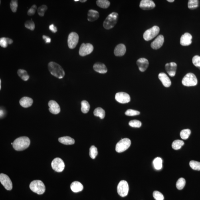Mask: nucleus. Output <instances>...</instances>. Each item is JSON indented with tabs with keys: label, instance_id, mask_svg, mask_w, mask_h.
<instances>
[{
	"label": "nucleus",
	"instance_id": "obj_2",
	"mask_svg": "<svg viewBox=\"0 0 200 200\" xmlns=\"http://www.w3.org/2000/svg\"><path fill=\"white\" fill-rule=\"evenodd\" d=\"M30 144V140L26 136L19 137L14 141L13 147L15 150L22 151L27 149Z\"/></svg>",
	"mask_w": 200,
	"mask_h": 200
},
{
	"label": "nucleus",
	"instance_id": "obj_13",
	"mask_svg": "<svg viewBox=\"0 0 200 200\" xmlns=\"http://www.w3.org/2000/svg\"><path fill=\"white\" fill-rule=\"evenodd\" d=\"M117 102L121 104H126L130 101L131 98L129 95L124 92L117 93L115 97Z\"/></svg>",
	"mask_w": 200,
	"mask_h": 200
},
{
	"label": "nucleus",
	"instance_id": "obj_34",
	"mask_svg": "<svg viewBox=\"0 0 200 200\" xmlns=\"http://www.w3.org/2000/svg\"><path fill=\"white\" fill-rule=\"evenodd\" d=\"M98 153L97 148L95 146L93 145L90 147V155L91 158L92 159L95 158Z\"/></svg>",
	"mask_w": 200,
	"mask_h": 200
},
{
	"label": "nucleus",
	"instance_id": "obj_32",
	"mask_svg": "<svg viewBox=\"0 0 200 200\" xmlns=\"http://www.w3.org/2000/svg\"><path fill=\"white\" fill-rule=\"evenodd\" d=\"M184 144L183 141L180 140H177L174 141L172 143V147L175 150H177L180 149Z\"/></svg>",
	"mask_w": 200,
	"mask_h": 200
},
{
	"label": "nucleus",
	"instance_id": "obj_20",
	"mask_svg": "<svg viewBox=\"0 0 200 200\" xmlns=\"http://www.w3.org/2000/svg\"><path fill=\"white\" fill-rule=\"evenodd\" d=\"M158 78L162 83L163 85L165 87L168 88L171 86V80L166 74L164 73H161L159 74Z\"/></svg>",
	"mask_w": 200,
	"mask_h": 200
},
{
	"label": "nucleus",
	"instance_id": "obj_16",
	"mask_svg": "<svg viewBox=\"0 0 200 200\" xmlns=\"http://www.w3.org/2000/svg\"><path fill=\"white\" fill-rule=\"evenodd\" d=\"M177 64L175 62H171L165 64V68L166 70L171 77H173L175 75L177 69Z\"/></svg>",
	"mask_w": 200,
	"mask_h": 200
},
{
	"label": "nucleus",
	"instance_id": "obj_14",
	"mask_svg": "<svg viewBox=\"0 0 200 200\" xmlns=\"http://www.w3.org/2000/svg\"><path fill=\"white\" fill-rule=\"evenodd\" d=\"M164 38L162 35H159L151 44V47L153 49H158L163 45Z\"/></svg>",
	"mask_w": 200,
	"mask_h": 200
},
{
	"label": "nucleus",
	"instance_id": "obj_50",
	"mask_svg": "<svg viewBox=\"0 0 200 200\" xmlns=\"http://www.w3.org/2000/svg\"><path fill=\"white\" fill-rule=\"evenodd\" d=\"M0 113H1V114H0V115H1V117H3V116L4 115V114H3V110H1V112H0Z\"/></svg>",
	"mask_w": 200,
	"mask_h": 200
},
{
	"label": "nucleus",
	"instance_id": "obj_54",
	"mask_svg": "<svg viewBox=\"0 0 200 200\" xmlns=\"http://www.w3.org/2000/svg\"><path fill=\"white\" fill-rule=\"evenodd\" d=\"M79 1V0H74V1H75V2H77Z\"/></svg>",
	"mask_w": 200,
	"mask_h": 200
},
{
	"label": "nucleus",
	"instance_id": "obj_40",
	"mask_svg": "<svg viewBox=\"0 0 200 200\" xmlns=\"http://www.w3.org/2000/svg\"><path fill=\"white\" fill-rule=\"evenodd\" d=\"M25 26L26 28L31 30V31H33L35 29V23L32 20L26 21L25 23Z\"/></svg>",
	"mask_w": 200,
	"mask_h": 200
},
{
	"label": "nucleus",
	"instance_id": "obj_43",
	"mask_svg": "<svg viewBox=\"0 0 200 200\" xmlns=\"http://www.w3.org/2000/svg\"><path fill=\"white\" fill-rule=\"evenodd\" d=\"M18 7V1L13 0L10 3V8L13 13H16L17 11Z\"/></svg>",
	"mask_w": 200,
	"mask_h": 200
},
{
	"label": "nucleus",
	"instance_id": "obj_46",
	"mask_svg": "<svg viewBox=\"0 0 200 200\" xmlns=\"http://www.w3.org/2000/svg\"><path fill=\"white\" fill-rule=\"evenodd\" d=\"M37 9V7L35 5L32 6L28 12V15L29 16H33L35 14L36 10Z\"/></svg>",
	"mask_w": 200,
	"mask_h": 200
},
{
	"label": "nucleus",
	"instance_id": "obj_11",
	"mask_svg": "<svg viewBox=\"0 0 200 200\" xmlns=\"http://www.w3.org/2000/svg\"><path fill=\"white\" fill-rule=\"evenodd\" d=\"M94 48L90 44H82L80 46L79 54L80 56H85L92 53Z\"/></svg>",
	"mask_w": 200,
	"mask_h": 200
},
{
	"label": "nucleus",
	"instance_id": "obj_8",
	"mask_svg": "<svg viewBox=\"0 0 200 200\" xmlns=\"http://www.w3.org/2000/svg\"><path fill=\"white\" fill-rule=\"evenodd\" d=\"M129 190L128 184L125 180L121 181L117 187V192L118 194L122 197L128 195Z\"/></svg>",
	"mask_w": 200,
	"mask_h": 200
},
{
	"label": "nucleus",
	"instance_id": "obj_29",
	"mask_svg": "<svg viewBox=\"0 0 200 200\" xmlns=\"http://www.w3.org/2000/svg\"><path fill=\"white\" fill-rule=\"evenodd\" d=\"M18 74L22 79L24 81H27L29 79V76L27 71L23 69H19L18 71Z\"/></svg>",
	"mask_w": 200,
	"mask_h": 200
},
{
	"label": "nucleus",
	"instance_id": "obj_30",
	"mask_svg": "<svg viewBox=\"0 0 200 200\" xmlns=\"http://www.w3.org/2000/svg\"><path fill=\"white\" fill-rule=\"evenodd\" d=\"M153 164L156 169L160 170L162 167V160L160 157H157L153 161Z\"/></svg>",
	"mask_w": 200,
	"mask_h": 200
},
{
	"label": "nucleus",
	"instance_id": "obj_33",
	"mask_svg": "<svg viewBox=\"0 0 200 200\" xmlns=\"http://www.w3.org/2000/svg\"><path fill=\"white\" fill-rule=\"evenodd\" d=\"M191 133V131L189 129H183L180 132L181 138L184 140H186L188 138Z\"/></svg>",
	"mask_w": 200,
	"mask_h": 200
},
{
	"label": "nucleus",
	"instance_id": "obj_1",
	"mask_svg": "<svg viewBox=\"0 0 200 200\" xmlns=\"http://www.w3.org/2000/svg\"><path fill=\"white\" fill-rule=\"evenodd\" d=\"M48 68L50 74L59 79L63 78L65 75L63 69L56 62H51L49 63Z\"/></svg>",
	"mask_w": 200,
	"mask_h": 200
},
{
	"label": "nucleus",
	"instance_id": "obj_39",
	"mask_svg": "<svg viewBox=\"0 0 200 200\" xmlns=\"http://www.w3.org/2000/svg\"><path fill=\"white\" fill-rule=\"evenodd\" d=\"M48 9L47 6L42 5L38 9V13L40 17H44V13Z\"/></svg>",
	"mask_w": 200,
	"mask_h": 200
},
{
	"label": "nucleus",
	"instance_id": "obj_5",
	"mask_svg": "<svg viewBox=\"0 0 200 200\" xmlns=\"http://www.w3.org/2000/svg\"><path fill=\"white\" fill-rule=\"evenodd\" d=\"M182 84L185 86H195L197 84V79L194 74L189 73L184 77L182 80Z\"/></svg>",
	"mask_w": 200,
	"mask_h": 200
},
{
	"label": "nucleus",
	"instance_id": "obj_7",
	"mask_svg": "<svg viewBox=\"0 0 200 200\" xmlns=\"http://www.w3.org/2000/svg\"><path fill=\"white\" fill-rule=\"evenodd\" d=\"M131 143L130 139L128 138L121 139L116 145V151L118 153L124 152L130 146Z\"/></svg>",
	"mask_w": 200,
	"mask_h": 200
},
{
	"label": "nucleus",
	"instance_id": "obj_26",
	"mask_svg": "<svg viewBox=\"0 0 200 200\" xmlns=\"http://www.w3.org/2000/svg\"><path fill=\"white\" fill-rule=\"evenodd\" d=\"M58 141L60 143L65 145H71L75 142L74 139L69 136H64L59 138Z\"/></svg>",
	"mask_w": 200,
	"mask_h": 200
},
{
	"label": "nucleus",
	"instance_id": "obj_48",
	"mask_svg": "<svg viewBox=\"0 0 200 200\" xmlns=\"http://www.w3.org/2000/svg\"><path fill=\"white\" fill-rule=\"evenodd\" d=\"M43 39L45 40L46 44H49L51 41V39L49 37L45 35L43 36Z\"/></svg>",
	"mask_w": 200,
	"mask_h": 200
},
{
	"label": "nucleus",
	"instance_id": "obj_47",
	"mask_svg": "<svg viewBox=\"0 0 200 200\" xmlns=\"http://www.w3.org/2000/svg\"><path fill=\"white\" fill-rule=\"evenodd\" d=\"M49 29L53 33H56L57 31V28L54 24H51L49 26Z\"/></svg>",
	"mask_w": 200,
	"mask_h": 200
},
{
	"label": "nucleus",
	"instance_id": "obj_10",
	"mask_svg": "<svg viewBox=\"0 0 200 200\" xmlns=\"http://www.w3.org/2000/svg\"><path fill=\"white\" fill-rule=\"evenodd\" d=\"M52 169L57 172H62L64 168V163L61 159L56 157L54 159L51 163Z\"/></svg>",
	"mask_w": 200,
	"mask_h": 200
},
{
	"label": "nucleus",
	"instance_id": "obj_27",
	"mask_svg": "<svg viewBox=\"0 0 200 200\" xmlns=\"http://www.w3.org/2000/svg\"><path fill=\"white\" fill-rule=\"evenodd\" d=\"M95 116L100 117L101 119H104L105 116V112L101 108H98L95 109L94 112Z\"/></svg>",
	"mask_w": 200,
	"mask_h": 200
},
{
	"label": "nucleus",
	"instance_id": "obj_44",
	"mask_svg": "<svg viewBox=\"0 0 200 200\" xmlns=\"http://www.w3.org/2000/svg\"><path fill=\"white\" fill-rule=\"evenodd\" d=\"M192 60L194 65L200 69V56L196 55L194 56Z\"/></svg>",
	"mask_w": 200,
	"mask_h": 200
},
{
	"label": "nucleus",
	"instance_id": "obj_21",
	"mask_svg": "<svg viewBox=\"0 0 200 200\" xmlns=\"http://www.w3.org/2000/svg\"><path fill=\"white\" fill-rule=\"evenodd\" d=\"M94 70L96 72L101 74L106 73L108 69L105 64L100 62H97L93 66Z\"/></svg>",
	"mask_w": 200,
	"mask_h": 200
},
{
	"label": "nucleus",
	"instance_id": "obj_19",
	"mask_svg": "<svg viewBox=\"0 0 200 200\" xmlns=\"http://www.w3.org/2000/svg\"><path fill=\"white\" fill-rule=\"evenodd\" d=\"M192 37L190 34L186 33L182 36L180 39V44L183 46H187L191 44Z\"/></svg>",
	"mask_w": 200,
	"mask_h": 200
},
{
	"label": "nucleus",
	"instance_id": "obj_51",
	"mask_svg": "<svg viewBox=\"0 0 200 200\" xmlns=\"http://www.w3.org/2000/svg\"><path fill=\"white\" fill-rule=\"evenodd\" d=\"M79 1L80 3H85L87 1L86 0H80Z\"/></svg>",
	"mask_w": 200,
	"mask_h": 200
},
{
	"label": "nucleus",
	"instance_id": "obj_12",
	"mask_svg": "<svg viewBox=\"0 0 200 200\" xmlns=\"http://www.w3.org/2000/svg\"><path fill=\"white\" fill-rule=\"evenodd\" d=\"M0 182L3 186L7 190L11 191L13 189V183L8 175L3 173L0 175Z\"/></svg>",
	"mask_w": 200,
	"mask_h": 200
},
{
	"label": "nucleus",
	"instance_id": "obj_23",
	"mask_svg": "<svg viewBox=\"0 0 200 200\" xmlns=\"http://www.w3.org/2000/svg\"><path fill=\"white\" fill-rule=\"evenodd\" d=\"M100 17V14L96 10H89L88 13V20L90 22H94L97 20Z\"/></svg>",
	"mask_w": 200,
	"mask_h": 200
},
{
	"label": "nucleus",
	"instance_id": "obj_42",
	"mask_svg": "<svg viewBox=\"0 0 200 200\" xmlns=\"http://www.w3.org/2000/svg\"><path fill=\"white\" fill-rule=\"evenodd\" d=\"M153 197L156 200H163L164 197L162 194L160 192L157 191H155L153 192Z\"/></svg>",
	"mask_w": 200,
	"mask_h": 200
},
{
	"label": "nucleus",
	"instance_id": "obj_28",
	"mask_svg": "<svg viewBox=\"0 0 200 200\" xmlns=\"http://www.w3.org/2000/svg\"><path fill=\"white\" fill-rule=\"evenodd\" d=\"M96 4L102 8L106 9L110 7V3L107 0H98L96 1Z\"/></svg>",
	"mask_w": 200,
	"mask_h": 200
},
{
	"label": "nucleus",
	"instance_id": "obj_37",
	"mask_svg": "<svg viewBox=\"0 0 200 200\" xmlns=\"http://www.w3.org/2000/svg\"><path fill=\"white\" fill-rule=\"evenodd\" d=\"M190 166L195 170L200 171V162L192 161L189 163Z\"/></svg>",
	"mask_w": 200,
	"mask_h": 200
},
{
	"label": "nucleus",
	"instance_id": "obj_35",
	"mask_svg": "<svg viewBox=\"0 0 200 200\" xmlns=\"http://www.w3.org/2000/svg\"><path fill=\"white\" fill-rule=\"evenodd\" d=\"M186 184V181L185 179L181 177L178 180L176 183L177 188L179 190H181L185 187Z\"/></svg>",
	"mask_w": 200,
	"mask_h": 200
},
{
	"label": "nucleus",
	"instance_id": "obj_24",
	"mask_svg": "<svg viewBox=\"0 0 200 200\" xmlns=\"http://www.w3.org/2000/svg\"><path fill=\"white\" fill-rule=\"evenodd\" d=\"M33 103V100L28 97H24L21 99L19 101L20 105L25 108L31 106Z\"/></svg>",
	"mask_w": 200,
	"mask_h": 200
},
{
	"label": "nucleus",
	"instance_id": "obj_18",
	"mask_svg": "<svg viewBox=\"0 0 200 200\" xmlns=\"http://www.w3.org/2000/svg\"><path fill=\"white\" fill-rule=\"evenodd\" d=\"M136 64L138 66L139 70L141 72H144L148 68L149 63L146 59L141 58L137 60Z\"/></svg>",
	"mask_w": 200,
	"mask_h": 200
},
{
	"label": "nucleus",
	"instance_id": "obj_22",
	"mask_svg": "<svg viewBox=\"0 0 200 200\" xmlns=\"http://www.w3.org/2000/svg\"><path fill=\"white\" fill-rule=\"evenodd\" d=\"M126 52V48L125 44H120L115 48L114 53L116 56H122L124 55Z\"/></svg>",
	"mask_w": 200,
	"mask_h": 200
},
{
	"label": "nucleus",
	"instance_id": "obj_52",
	"mask_svg": "<svg viewBox=\"0 0 200 200\" xmlns=\"http://www.w3.org/2000/svg\"><path fill=\"white\" fill-rule=\"evenodd\" d=\"M167 1L169 3H173V2H174V0H167Z\"/></svg>",
	"mask_w": 200,
	"mask_h": 200
},
{
	"label": "nucleus",
	"instance_id": "obj_17",
	"mask_svg": "<svg viewBox=\"0 0 200 200\" xmlns=\"http://www.w3.org/2000/svg\"><path fill=\"white\" fill-rule=\"evenodd\" d=\"M49 110L52 114L56 115L60 112V108L59 105L55 101L51 100L48 103Z\"/></svg>",
	"mask_w": 200,
	"mask_h": 200
},
{
	"label": "nucleus",
	"instance_id": "obj_15",
	"mask_svg": "<svg viewBox=\"0 0 200 200\" xmlns=\"http://www.w3.org/2000/svg\"><path fill=\"white\" fill-rule=\"evenodd\" d=\"M141 9L144 10L152 9L155 7L154 2L151 0H142L139 5Z\"/></svg>",
	"mask_w": 200,
	"mask_h": 200
},
{
	"label": "nucleus",
	"instance_id": "obj_49",
	"mask_svg": "<svg viewBox=\"0 0 200 200\" xmlns=\"http://www.w3.org/2000/svg\"><path fill=\"white\" fill-rule=\"evenodd\" d=\"M8 38V44H11L13 43V40L11 39H10L9 38Z\"/></svg>",
	"mask_w": 200,
	"mask_h": 200
},
{
	"label": "nucleus",
	"instance_id": "obj_9",
	"mask_svg": "<svg viewBox=\"0 0 200 200\" xmlns=\"http://www.w3.org/2000/svg\"><path fill=\"white\" fill-rule=\"evenodd\" d=\"M79 40V36L76 32H72L69 35L68 44L70 49H74L76 47Z\"/></svg>",
	"mask_w": 200,
	"mask_h": 200
},
{
	"label": "nucleus",
	"instance_id": "obj_4",
	"mask_svg": "<svg viewBox=\"0 0 200 200\" xmlns=\"http://www.w3.org/2000/svg\"><path fill=\"white\" fill-rule=\"evenodd\" d=\"M32 191L38 195H42L45 191V185L41 181L35 180L32 182L29 185Z\"/></svg>",
	"mask_w": 200,
	"mask_h": 200
},
{
	"label": "nucleus",
	"instance_id": "obj_36",
	"mask_svg": "<svg viewBox=\"0 0 200 200\" xmlns=\"http://www.w3.org/2000/svg\"><path fill=\"white\" fill-rule=\"evenodd\" d=\"M198 4L197 0H190L188 3V7L190 9H195L198 7Z\"/></svg>",
	"mask_w": 200,
	"mask_h": 200
},
{
	"label": "nucleus",
	"instance_id": "obj_3",
	"mask_svg": "<svg viewBox=\"0 0 200 200\" xmlns=\"http://www.w3.org/2000/svg\"><path fill=\"white\" fill-rule=\"evenodd\" d=\"M118 14L113 13L110 14L106 18L103 23L105 29L109 30L112 29L116 25L118 21Z\"/></svg>",
	"mask_w": 200,
	"mask_h": 200
},
{
	"label": "nucleus",
	"instance_id": "obj_53",
	"mask_svg": "<svg viewBox=\"0 0 200 200\" xmlns=\"http://www.w3.org/2000/svg\"><path fill=\"white\" fill-rule=\"evenodd\" d=\"M1 80H0V90H1Z\"/></svg>",
	"mask_w": 200,
	"mask_h": 200
},
{
	"label": "nucleus",
	"instance_id": "obj_41",
	"mask_svg": "<svg viewBox=\"0 0 200 200\" xmlns=\"http://www.w3.org/2000/svg\"><path fill=\"white\" fill-rule=\"evenodd\" d=\"M140 112L136 110H131V109H129L126 111V112H125V114L127 116H134L138 115L140 114Z\"/></svg>",
	"mask_w": 200,
	"mask_h": 200
},
{
	"label": "nucleus",
	"instance_id": "obj_25",
	"mask_svg": "<svg viewBox=\"0 0 200 200\" xmlns=\"http://www.w3.org/2000/svg\"><path fill=\"white\" fill-rule=\"evenodd\" d=\"M70 189L74 192L77 193L82 191L84 189V187L79 182L74 181L70 185Z\"/></svg>",
	"mask_w": 200,
	"mask_h": 200
},
{
	"label": "nucleus",
	"instance_id": "obj_38",
	"mask_svg": "<svg viewBox=\"0 0 200 200\" xmlns=\"http://www.w3.org/2000/svg\"><path fill=\"white\" fill-rule=\"evenodd\" d=\"M129 125L131 127L133 128H140L142 126V123L141 121L137 120H133L129 122Z\"/></svg>",
	"mask_w": 200,
	"mask_h": 200
},
{
	"label": "nucleus",
	"instance_id": "obj_6",
	"mask_svg": "<svg viewBox=\"0 0 200 200\" xmlns=\"http://www.w3.org/2000/svg\"><path fill=\"white\" fill-rule=\"evenodd\" d=\"M160 32V28L157 26L147 29L145 31L143 35V37L146 41H149L157 36Z\"/></svg>",
	"mask_w": 200,
	"mask_h": 200
},
{
	"label": "nucleus",
	"instance_id": "obj_45",
	"mask_svg": "<svg viewBox=\"0 0 200 200\" xmlns=\"http://www.w3.org/2000/svg\"><path fill=\"white\" fill-rule=\"evenodd\" d=\"M8 44V38H2L0 39V45L3 48H7Z\"/></svg>",
	"mask_w": 200,
	"mask_h": 200
},
{
	"label": "nucleus",
	"instance_id": "obj_31",
	"mask_svg": "<svg viewBox=\"0 0 200 200\" xmlns=\"http://www.w3.org/2000/svg\"><path fill=\"white\" fill-rule=\"evenodd\" d=\"M81 110L82 112L84 114L88 113L90 109V105L88 102L86 100H83L81 103Z\"/></svg>",
	"mask_w": 200,
	"mask_h": 200
}]
</instances>
